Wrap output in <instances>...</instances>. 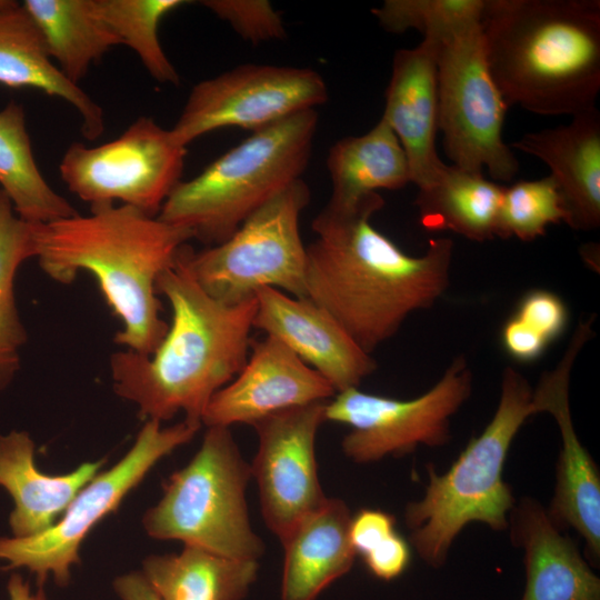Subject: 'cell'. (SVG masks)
Wrapping results in <instances>:
<instances>
[{"instance_id": "ffe728a7", "label": "cell", "mask_w": 600, "mask_h": 600, "mask_svg": "<svg viewBox=\"0 0 600 600\" xmlns=\"http://www.w3.org/2000/svg\"><path fill=\"white\" fill-rule=\"evenodd\" d=\"M551 170L566 222L574 230L600 226V112L594 107L566 126L528 132L512 143Z\"/></svg>"}, {"instance_id": "30bf717a", "label": "cell", "mask_w": 600, "mask_h": 600, "mask_svg": "<svg viewBox=\"0 0 600 600\" xmlns=\"http://www.w3.org/2000/svg\"><path fill=\"white\" fill-rule=\"evenodd\" d=\"M439 130L453 166L474 174L487 168L496 182H510L519 162L502 140L508 104L490 73L481 22L440 41Z\"/></svg>"}, {"instance_id": "1f68e13d", "label": "cell", "mask_w": 600, "mask_h": 600, "mask_svg": "<svg viewBox=\"0 0 600 600\" xmlns=\"http://www.w3.org/2000/svg\"><path fill=\"white\" fill-rule=\"evenodd\" d=\"M557 184L549 174L538 180H519L504 187L498 222V238L532 241L546 234L551 223L566 222Z\"/></svg>"}, {"instance_id": "484cf974", "label": "cell", "mask_w": 600, "mask_h": 600, "mask_svg": "<svg viewBox=\"0 0 600 600\" xmlns=\"http://www.w3.org/2000/svg\"><path fill=\"white\" fill-rule=\"evenodd\" d=\"M504 187L451 164L438 180L419 189L414 204L424 229L449 230L470 240L486 241L498 234Z\"/></svg>"}, {"instance_id": "74e56055", "label": "cell", "mask_w": 600, "mask_h": 600, "mask_svg": "<svg viewBox=\"0 0 600 600\" xmlns=\"http://www.w3.org/2000/svg\"><path fill=\"white\" fill-rule=\"evenodd\" d=\"M112 586L121 600H160L141 571L121 574Z\"/></svg>"}, {"instance_id": "d590c367", "label": "cell", "mask_w": 600, "mask_h": 600, "mask_svg": "<svg viewBox=\"0 0 600 600\" xmlns=\"http://www.w3.org/2000/svg\"><path fill=\"white\" fill-rule=\"evenodd\" d=\"M367 568L378 579L390 581L400 577L410 562V547L398 533L382 541L362 557Z\"/></svg>"}, {"instance_id": "8fae6325", "label": "cell", "mask_w": 600, "mask_h": 600, "mask_svg": "<svg viewBox=\"0 0 600 600\" xmlns=\"http://www.w3.org/2000/svg\"><path fill=\"white\" fill-rule=\"evenodd\" d=\"M186 156L187 148L170 129L140 117L108 142L70 144L59 172L68 190L90 209L120 202L157 217L181 181Z\"/></svg>"}, {"instance_id": "836d02e7", "label": "cell", "mask_w": 600, "mask_h": 600, "mask_svg": "<svg viewBox=\"0 0 600 600\" xmlns=\"http://www.w3.org/2000/svg\"><path fill=\"white\" fill-rule=\"evenodd\" d=\"M512 316L548 344L563 332L568 321L562 299L542 289L526 293Z\"/></svg>"}, {"instance_id": "277c9868", "label": "cell", "mask_w": 600, "mask_h": 600, "mask_svg": "<svg viewBox=\"0 0 600 600\" xmlns=\"http://www.w3.org/2000/svg\"><path fill=\"white\" fill-rule=\"evenodd\" d=\"M481 32L508 107L572 117L596 107L599 0H486Z\"/></svg>"}, {"instance_id": "cb8c5ba5", "label": "cell", "mask_w": 600, "mask_h": 600, "mask_svg": "<svg viewBox=\"0 0 600 600\" xmlns=\"http://www.w3.org/2000/svg\"><path fill=\"white\" fill-rule=\"evenodd\" d=\"M327 168L332 183L327 207L332 209L351 208L381 189L398 190L411 182L406 153L382 117L367 133L338 140Z\"/></svg>"}, {"instance_id": "4fadbf2b", "label": "cell", "mask_w": 600, "mask_h": 600, "mask_svg": "<svg viewBox=\"0 0 600 600\" xmlns=\"http://www.w3.org/2000/svg\"><path fill=\"white\" fill-rule=\"evenodd\" d=\"M327 100L326 81L310 68L242 64L196 83L170 131L187 148L208 132H256Z\"/></svg>"}, {"instance_id": "ac0fdd59", "label": "cell", "mask_w": 600, "mask_h": 600, "mask_svg": "<svg viewBox=\"0 0 600 600\" xmlns=\"http://www.w3.org/2000/svg\"><path fill=\"white\" fill-rule=\"evenodd\" d=\"M440 41L423 38L394 53L382 118L397 136L418 189L433 183L447 164L439 158L438 53Z\"/></svg>"}, {"instance_id": "5b68a950", "label": "cell", "mask_w": 600, "mask_h": 600, "mask_svg": "<svg viewBox=\"0 0 600 600\" xmlns=\"http://www.w3.org/2000/svg\"><path fill=\"white\" fill-rule=\"evenodd\" d=\"M536 414L532 388L517 370L502 373L499 403L483 431L473 437L442 474L428 466L421 499L409 502L404 522L409 542L424 563L443 567L458 534L471 522L504 531L516 504L503 468L510 446L526 420Z\"/></svg>"}, {"instance_id": "7a4b0ae2", "label": "cell", "mask_w": 600, "mask_h": 600, "mask_svg": "<svg viewBox=\"0 0 600 600\" xmlns=\"http://www.w3.org/2000/svg\"><path fill=\"white\" fill-rule=\"evenodd\" d=\"M157 293L171 307L168 331L150 356L131 350L110 356L114 392L139 408L142 419L159 422L179 412L202 424L212 397L244 366L252 339L257 299L226 304L193 279L178 253L162 271Z\"/></svg>"}, {"instance_id": "9a60e30c", "label": "cell", "mask_w": 600, "mask_h": 600, "mask_svg": "<svg viewBox=\"0 0 600 600\" xmlns=\"http://www.w3.org/2000/svg\"><path fill=\"white\" fill-rule=\"evenodd\" d=\"M594 316L581 321L552 369L544 371L534 389V413H550L557 422L561 447L557 464L553 497L548 516L560 529L572 528L583 539L588 562L600 561V476L599 469L576 432L570 401V374L583 346L593 336Z\"/></svg>"}, {"instance_id": "8992f818", "label": "cell", "mask_w": 600, "mask_h": 600, "mask_svg": "<svg viewBox=\"0 0 600 600\" xmlns=\"http://www.w3.org/2000/svg\"><path fill=\"white\" fill-rule=\"evenodd\" d=\"M316 109L252 132L198 176L180 181L158 218L216 246L306 170L318 127Z\"/></svg>"}, {"instance_id": "3957f363", "label": "cell", "mask_w": 600, "mask_h": 600, "mask_svg": "<svg viewBox=\"0 0 600 600\" xmlns=\"http://www.w3.org/2000/svg\"><path fill=\"white\" fill-rule=\"evenodd\" d=\"M34 259L58 283L91 274L108 306L121 320L117 344L150 356L169 324L161 318L156 282L177 260L193 233L126 204L32 223Z\"/></svg>"}, {"instance_id": "f546056e", "label": "cell", "mask_w": 600, "mask_h": 600, "mask_svg": "<svg viewBox=\"0 0 600 600\" xmlns=\"http://www.w3.org/2000/svg\"><path fill=\"white\" fill-rule=\"evenodd\" d=\"M188 3L183 0H96L97 9L119 38L140 59L157 82L178 86L179 73L159 39V26L170 12Z\"/></svg>"}, {"instance_id": "52a82bcc", "label": "cell", "mask_w": 600, "mask_h": 600, "mask_svg": "<svg viewBox=\"0 0 600 600\" xmlns=\"http://www.w3.org/2000/svg\"><path fill=\"white\" fill-rule=\"evenodd\" d=\"M251 478L230 429L208 427L197 453L170 476L162 498L144 513L143 528L158 540L258 561L264 544L249 518L246 492Z\"/></svg>"}, {"instance_id": "7c38bea8", "label": "cell", "mask_w": 600, "mask_h": 600, "mask_svg": "<svg viewBox=\"0 0 600 600\" xmlns=\"http://www.w3.org/2000/svg\"><path fill=\"white\" fill-rule=\"evenodd\" d=\"M471 391L472 373L459 354L439 381L417 398L400 400L350 388L326 402L323 417L351 428L341 442L346 457L357 463L376 462L411 453L420 444H447L450 419Z\"/></svg>"}, {"instance_id": "4316f807", "label": "cell", "mask_w": 600, "mask_h": 600, "mask_svg": "<svg viewBox=\"0 0 600 600\" xmlns=\"http://www.w3.org/2000/svg\"><path fill=\"white\" fill-rule=\"evenodd\" d=\"M50 58L73 83L120 40L100 16L96 0H24Z\"/></svg>"}, {"instance_id": "6da1fadb", "label": "cell", "mask_w": 600, "mask_h": 600, "mask_svg": "<svg viewBox=\"0 0 600 600\" xmlns=\"http://www.w3.org/2000/svg\"><path fill=\"white\" fill-rule=\"evenodd\" d=\"M379 192L314 218L307 249V298L329 312L367 353L392 338L414 311L431 308L449 286L453 242L429 241L422 256L402 251L371 217Z\"/></svg>"}, {"instance_id": "f1b7e54d", "label": "cell", "mask_w": 600, "mask_h": 600, "mask_svg": "<svg viewBox=\"0 0 600 600\" xmlns=\"http://www.w3.org/2000/svg\"><path fill=\"white\" fill-rule=\"evenodd\" d=\"M34 257L32 223L14 212L0 189V391L20 369L28 333L19 314L14 282L19 268Z\"/></svg>"}, {"instance_id": "ba28073f", "label": "cell", "mask_w": 600, "mask_h": 600, "mask_svg": "<svg viewBox=\"0 0 600 600\" xmlns=\"http://www.w3.org/2000/svg\"><path fill=\"white\" fill-rule=\"evenodd\" d=\"M310 190L299 179L254 211L223 242L194 251L189 244L180 258L197 283L213 299L238 304L274 288L307 298V249L300 216Z\"/></svg>"}, {"instance_id": "9c48e42d", "label": "cell", "mask_w": 600, "mask_h": 600, "mask_svg": "<svg viewBox=\"0 0 600 600\" xmlns=\"http://www.w3.org/2000/svg\"><path fill=\"white\" fill-rule=\"evenodd\" d=\"M200 427L186 420L170 427L147 420L129 451L93 477L48 530L29 538L0 537L2 568H24L36 576L38 586L52 577L57 586L67 587L91 530L119 508L160 459L188 443Z\"/></svg>"}, {"instance_id": "d4e9b609", "label": "cell", "mask_w": 600, "mask_h": 600, "mask_svg": "<svg viewBox=\"0 0 600 600\" xmlns=\"http://www.w3.org/2000/svg\"><path fill=\"white\" fill-rule=\"evenodd\" d=\"M258 571L257 560L184 546L179 553L147 557L141 572L160 600H243Z\"/></svg>"}, {"instance_id": "5bb4252c", "label": "cell", "mask_w": 600, "mask_h": 600, "mask_svg": "<svg viewBox=\"0 0 600 600\" xmlns=\"http://www.w3.org/2000/svg\"><path fill=\"white\" fill-rule=\"evenodd\" d=\"M324 402L287 409L252 427L259 439L250 464L262 518L281 540L327 500L318 476L316 437L324 422Z\"/></svg>"}, {"instance_id": "e0dca14e", "label": "cell", "mask_w": 600, "mask_h": 600, "mask_svg": "<svg viewBox=\"0 0 600 600\" xmlns=\"http://www.w3.org/2000/svg\"><path fill=\"white\" fill-rule=\"evenodd\" d=\"M253 328L282 341L306 364L320 373L337 392L359 388L376 361L336 319L308 298L274 288L256 294Z\"/></svg>"}, {"instance_id": "2e32d148", "label": "cell", "mask_w": 600, "mask_h": 600, "mask_svg": "<svg viewBox=\"0 0 600 600\" xmlns=\"http://www.w3.org/2000/svg\"><path fill=\"white\" fill-rule=\"evenodd\" d=\"M334 394L320 373L278 338L266 334L252 339L244 366L212 397L201 422L207 427L253 426L277 412L324 402Z\"/></svg>"}, {"instance_id": "d6a6232c", "label": "cell", "mask_w": 600, "mask_h": 600, "mask_svg": "<svg viewBox=\"0 0 600 600\" xmlns=\"http://www.w3.org/2000/svg\"><path fill=\"white\" fill-rule=\"evenodd\" d=\"M200 4L253 44L280 40L286 36L281 14L267 0H203Z\"/></svg>"}, {"instance_id": "44dd1931", "label": "cell", "mask_w": 600, "mask_h": 600, "mask_svg": "<svg viewBox=\"0 0 600 600\" xmlns=\"http://www.w3.org/2000/svg\"><path fill=\"white\" fill-rule=\"evenodd\" d=\"M103 464L104 460L87 461L71 472L47 474L36 466L34 442L28 432L0 434V487L14 503L9 517L12 537L29 538L48 530Z\"/></svg>"}, {"instance_id": "4dcf8cb0", "label": "cell", "mask_w": 600, "mask_h": 600, "mask_svg": "<svg viewBox=\"0 0 600 600\" xmlns=\"http://www.w3.org/2000/svg\"><path fill=\"white\" fill-rule=\"evenodd\" d=\"M484 6L486 0H386L371 12L388 32L414 29L441 41L479 24Z\"/></svg>"}, {"instance_id": "603a6c76", "label": "cell", "mask_w": 600, "mask_h": 600, "mask_svg": "<svg viewBox=\"0 0 600 600\" xmlns=\"http://www.w3.org/2000/svg\"><path fill=\"white\" fill-rule=\"evenodd\" d=\"M351 517L343 500L327 498L280 540L281 600H316L351 570L357 557L349 536Z\"/></svg>"}, {"instance_id": "7402d4cb", "label": "cell", "mask_w": 600, "mask_h": 600, "mask_svg": "<svg viewBox=\"0 0 600 600\" xmlns=\"http://www.w3.org/2000/svg\"><path fill=\"white\" fill-rule=\"evenodd\" d=\"M0 84L36 89L69 103L78 111L88 140L104 132L102 108L59 70L34 20L16 0H0Z\"/></svg>"}, {"instance_id": "e575fe53", "label": "cell", "mask_w": 600, "mask_h": 600, "mask_svg": "<svg viewBox=\"0 0 600 600\" xmlns=\"http://www.w3.org/2000/svg\"><path fill=\"white\" fill-rule=\"evenodd\" d=\"M396 519L378 509H361L351 517L350 542L359 556H364L396 533Z\"/></svg>"}, {"instance_id": "f35d334b", "label": "cell", "mask_w": 600, "mask_h": 600, "mask_svg": "<svg viewBox=\"0 0 600 600\" xmlns=\"http://www.w3.org/2000/svg\"><path fill=\"white\" fill-rule=\"evenodd\" d=\"M7 591L9 600H47L43 586H39L36 591H32L29 582L19 573L11 574L7 583Z\"/></svg>"}, {"instance_id": "8d00e7d4", "label": "cell", "mask_w": 600, "mask_h": 600, "mask_svg": "<svg viewBox=\"0 0 600 600\" xmlns=\"http://www.w3.org/2000/svg\"><path fill=\"white\" fill-rule=\"evenodd\" d=\"M501 341L506 352L520 362L538 359L548 347V343L531 333L513 316L507 320L502 328Z\"/></svg>"}, {"instance_id": "83f0119b", "label": "cell", "mask_w": 600, "mask_h": 600, "mask_svg": "<svg viewBox=\"0 0 600 600\" xmlns=\"http://www.w3.org/2000/svg\"><path fill=\"white\" fill-rule=\"evenodd\" d=\"M0 189L14 212L30 223H46L78 213L46 180L36 161L21 103L0 109Z\"/></svg>"}, {"instance_id": "d6986e66", "label": "cell", "mask_w": 600, "mask_h": 600, "mask_svg": "<svg viewBox=\"0 0 600 600\" xmlns=\"http://www.w3.org/2000/svg\"><path fill=\"white\" fill-rule=\"evenodd\" d=\"M508 528L512 543L523 551L521 600H600V578L539 501L521 498Z\"/></svg>"}]
</instances>
